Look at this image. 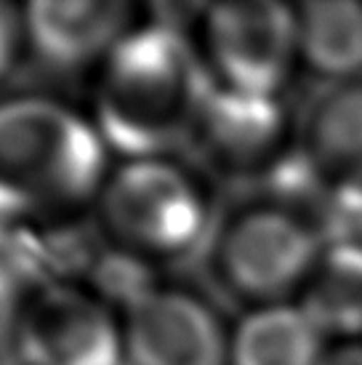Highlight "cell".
Returning a JSON list of instances; mask_svg holds the SVG:
<instances>
[{
  "label": "cell",
  "instance_id": "1",
  "mask_svg": "<svg viewBox=\"0 0 362 365\" xmlns=\"http://www.w3.org/2000/svg\"><path fill=\"white\" fill-rule=\"evenodd\" d=\"M211 78L173 24L141 19L101 61L88 118L120 160L165 155L192 131Z\"/></svg>",
  "mask_w": 362,
  "mask_h": 365
},
{
  "label": "cell",
  "instance_id": "2",
  "mask_svg": "<svg viewBox=\"0 0 362 365\" xmlns=\"http://www.w3.org/2000/svg\"><path fill=\"white\" fill-rule=\"evenodd\" d=\"M110 171L88 112L35 93L0 102V222H64L96 205Z\"/></svg>",
  "mask_w": 362,
  "mask_h": 365
},
{
  "label": "cell",
  "instance_id": "3",
  "mask_svg": "<svg viewBox=\"0 0 362 365\" xmlns=\"http://www.w3.org/2000/svg\"><path fill=\"white\" fill-rule=\"evenodd\" d=\"M96 213L115 248L147 264L192 254L211 232L202 184L168 155L115 163Z\"/></svg>",
  "mask_w": 362,
  "mask_h": 365
},
{
  "label": "cell",
  "instance_id": "4",
  "mask_svg": "<svg viewBox=\"0 0 362 365\" xmlns=\"http://www.w3.org/2000/svg\"><path fill=\"white\" fill-rule=\"evenodd\" d=\"M325 251L317 224L277 203L234 213L213 243L216 274L234 296L253 307L288 302L306 288Z\"/></svg>",
  "mask_w": 362,
  "mask_h": 365
},
{
  "label": "cell",
  "instance_id": "5",
  "mask_svg": "<svg viewBox=\"0 0 362 365\" xmlns=\"http://www.w3.org/2000/svg\"><path fill=\"white\" fill-rule=\"evenodd\" d=\"M197 53L216 86L280 96L299 59V11L277 0L211 3Z\"/></svg>",
  "mask_w": 362,
  "mask_h": 365
},
{
  "label": "cell",
  "instance_id": "6",
  "mask_svg": "<svg viewBox=\"0 0 362 365\" xmlns=\"http://www.w3.org/2000/svg\"><path fill=\"white\" fill-rule=\"evenodd\" d=\"M21 365H125L120 314L78 280L35 288L14 314Z\"/></svg>",
  "mask_w": 362,
  "mask_h": 365
},
{
  "label": "cell",
  "instance_id": "7",
  "mask_svg": "<svg viewBox=\"0 0 362 365\" xmlns=\"http://www.w3.org/2000/svg\"><path fill=\"white\" fill-rule=\"evenodd\" d=\"M125 365H229V331L200 294L155 285L120 312Z\"/></svg>",
  "mask_w": 362,
  "mask_h": 365
},
{
  "label": "cell",
  "instance_id": "8",
  "mask_svg": "<svg viewBox=\"0 0 362 365\" xmlns=\"http://www.w3.org/2000/svg\"><path fill=\"white\" fill-rule=\"evenodd\" d=\"M139 21L131 0H32L19 16L24 46L53 72H96Z\"/></svg>",
  "mask_w": 362,
  "mask_h": 365
},
{
  "label": "cell",
  "instance_id": "9",
  "mask_svg": "<svg viewBox=\"0 0 362 365\" xmlns=\"http://www.w3.org/2000/svg\"><path fill=\"white\" fill-rule=\"evenodd\" d=\"M288 112L280 96L216 86L202 96L192 136L224 171H264L282 150Z\"/></svg>",
  "mask_w": 362,
  "mask_h": 365
},
{
  "label": "cell",
  "instance_id": "10",
  "mask_svg": "<svg viewBox=\"0 0 362 365\" xmlns=\"http://www.w3.org/2000/svg\"><path fill=\"white\" fill-rule=\"evenodd\" d=\"M325 336L301 304L253 307L229 331V365H322Z\"/></svg>",
  "mask_w": 362,
  "mask_h": 365
},
{
  "label": "cell",
  "instance_id": "11",
  "mask_svg": "<svg viewBox=\"0 0 362 365\" xmlns=\"http://www.w3.org/2000/svg\"><path fill=\"white\" fill-rule=\"evenodd\" d=\"M296 11L299 59L320 78L357 81L362 72V3L309 0Z\"/></svg>",
  "mask_w": 362,
  "mask_h": 365
},
{
  "label": "cell",
  "instance_id": "12",
  "mask_svg": "<svg viewBox=\"0 0 362 365\" xmlns=\"http://www.w3.org/2000/svg\"><path fill=\"white\" fill-rule=\"evenodd\" d=\"M299 304L325 339H341L343 344L360 341L362 248L325 245Z\"/></svg>",
  "mask_w": 362,
  "mask_h": 365
},
{
  "label": "cell",
  "instance_id": "13",
  "mask_svg": "<svg viewBox=\"0 0 362 365\" xmlns=\"http://www.w3.org/2000/svg\"><path fill=\"white\" fill-rule=\"evenodd\" d=\"M306 150L333 182H362V78L338 83L314 104Z\"/></svg>",
  "mask_w": 362,
  "mask_h": 365
},
{
  "label": "cell",
  "instance_id": "14",
  "mask_svg": "<svg viewBox=\"0 0 362 365\" xmlns=\"http://www.w3.org/2000/svg\"><path fill=\"white\" fill-rule=\"evenodd\" d=\"M262 182L272 200L291 211L309 203L322 205V200L331 192V187H328L331 179L322 171L320 163L314 160V155L306 150V144L282 147L280 153L267 163V168L262 171Z\"/></svg>",
  "mask_w": 362,
  "mask_h": 365
},
{
  "label": "cell",
  "instance_id": "15",
  "mask_svg": "<svg viewBox=\"0 0 362 365\" xmlns=\"http://www.w3.org/2000/svg\"><path fill=\"white\" fill-rule=\"evenodd\" d=\"M320 230L325 245L362 248V182H338L320 205Z\"/></svg>",
  "mask_w": 362,
  "mask_h": 365
},
{
  "label": "cell",
  "instance_id": "16",
  "mask_svg": "<svg viewBox=\"0 0 362 365\" xmlns=\"http://www.w3.org/2000/svg\"><path fill=\"white\" fill-rule=\"evenodd\" d=\"M21 46L24 38H21L19 16H11V11L0 6V81H6L14 70Z\"/></svg>",
  "mask_w": 362,
  "mask_h": 365
},
{
  "label": "cell",
  "instance_id": "17",
  "mask_svg": "<svg viewBox=\"0 0 362 365\" xmlns=\"http://www.w3.org/2000/svg\"><path fill=\"white\" fill-rule=\"evenodd\" d=\"M322 365H362V341H346L338 349H331Z\"/></svg>",
  "mask_w": 362,
  "mask_h": 365
}]
</instances>
